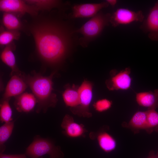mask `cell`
Segmentation results:
<instances>
[{"label":"cell","mask_w":158,"mask_h":158,"mask_svg":"<svg viewBox=\"0 0 158 158\" xmlns=\"http://www.w3.org/2000/svg\"><path fill=\"white\" fill-rule=\"evenodd\" d=\"M130 68H126L107 80L106 81L107 88L110 90L128 89L130 86L131 82L130 75Z\"/></svg>","instance_id":"cell-10"},{"label":"cell","mask_w":158,"mask_h":158,"mask_svg":"<svg viewBox=\"0 0 158 158\" xmlns=\"http://www.w3.org/2000/svg\"><path fill=\"white\" fill-rule=\"evenodd\" d=\"M28 85L23 79L16 75H14L9 81L6 88L3 99L17 96L24 92Z\"/></svg>","instance_id":"cell-13"},{"label":"cell","mask_w":158,"mask_h":158,"mask_svg":"<svg viewBox=\"0 0 158 158\" xmlns=\"http://www.w3.org/2000/svg\"><path fill=\"white\" fill-rule=\"evenodd\" d=\"M142 28L151 40L158 41V1L150 10Z\"/></svg>","instance_id":"cell-11"},{"label":"cell","mask_w":158,"mask_h":158,"mask_svg":"<svg viewBox=\"0 0 158 158\" xmlns=\"http://www.w3.org/2000/svg\"><path fill=\"white\" fill-rule=\"evenodd\" d=\"M16 49V46L13 42L5 46L2 51L0 57L2 61L10 67L12 71L11 75H16L21 77L22 73L19 70L16 63L13 51Z\"/></svg>","instance_id":"cell-15"},{"label":"cell","mask_w":158,"mask_h":158,"mask_svg":"<svg viewBox=\"0 0 158 158\" xmlns=\"http://www.w3.org/2000/svg\"><path fill=\"white\" fill-rule=\"evenodd\" d=\"M31 158H40L44 155L49 158H63L64 154L60 147L56 145L53 141L48 139L35 136L32 142L27 147L25 154Z\"/></svg>","instance_id":"cell-4"},{"label":"cell","mask_w":158,"mask_h":158,"mask_svg":"<svg viewBox=\"0 0 158 158\" xmlns=\"http://www.w3.org/2000/svg\"><path fill=\"white\" fill-rule=\"evenodd\" d=\"M53 13L41 11L32 17L30 22L24 23V32L32 35L38 56L50 65L62 62L72 46L71 31L64 21Z\"/></svg>","instance_id":"cell-1"},{"label":"cell","mask_w":158,"mask_h":158,"mask_svg":"<svg viewBox=\"0 0 158 158\" xmlns=\"http://www.w3.org/2000/svg\"><path fill=\"white\" fill-rule=\"evenodd\" d=\"M146 112L147 126L146 131L150 133L154 130H158V113L154 109L148 110Z\"/></svg>","instance_id":"cell-24"},{"label":"cell","mask_w":158,"mask_h":158,"mask_svg":"<svg viewBox=\"0 0 158 158\" xmlns=\"http://www.w3.org/2000/svg\"><path fill=\"white\" fill-rule=\"evenodd\" d=\"M92 85L90 82L85 80L79 87V95L78 105L70 109L73 114L79 117L89 118L92 116L89 106L92 98Z\"/></svg>","instance_id":"cell-5"},{"label":"cell","mask_w":158,"mask_h":158,"mask_svg":"<svg viewBox=\"0 0 158 158\" xmlns=\"http://www.w3.org/2000/svg\"><path fill=\"white\" fill-rule=\"evenodd\" d=\"M128 126L133 130L138 131L147 129V119L146 111H138L133 116L128 123Z\"/></svg>","instance_id":"cell-20"},{"label":"cell","mask_w":158,"mask_h":158,"mask_svg":"<svg viewBox=\"0 0 158 158\" xmlns=\"http://www.w3.org/2000/svg\"><path fill=\"white\" fill-rule=\"evenodd\" d=\"M54 73L44 76L33 72L32 75L22 73L21 77L31 90L37 101L36 112L46 113L50 107L56 106L58 99L53 92L52 77Z\"/></svg>","instance_id":"cell-2"},{"label":"cell","mask_w":158,"mask_h":158,"mask_svg":"<svg viewBox=\"0 0 158 158\" xmlns=\"http://www.w3.org/2000/svg\"><path fill=\"white\" fill-rule=\"evenodd\" d=\"M29 4L34 6L40 11L50 12L54 8H60L62 1L56 0H26Z\"/></svg>","instance_id":"cell-19"},{"label":"cell","mask_w":158,"mask_h":158,"mask_svg":"<svg viewBox=\"0 0 158 158\" xmlns=\"http://www.w3.org/2000/svg\"><path fill=\"white\" fill-rule=\"evenodd\" d=\"M89 137L91 139L96 140L101 149L105 152H110L116 147V142L114 138L105 131L100 130L91 132Z\"/></svg>","instance_id":"cell-12"},{"label":"cell","mask_w":158,"mask_h":158,"mask_svg":"<svg viewBox=\"0 0 158 158\" xmlns=\"http://www.w3.org/2000/svg\"><path fill=\"white\" fill-rule=\"evenodd\" d=\"M112 105V102L108 99H103L99 100L95 102L93 106L97 111L101 112L109 109Z\"/></svg>","instance_id":"cell-25"},{"label":"cell","mask_w":158,"mask_h":158,"mask_svg":"<svg viewBox=\"0 0 158 158\" xmlns=\"http://www.w3.org/2000/svg\"><path fill=\"white\" fill-rule=\"evenodd\" d=\"M0 10L3 12L14 13L20 18L26 13L32 17L39 13L34 6L28 4L25 0H0Z\"/></svg>","instance_id":"cell-6"},{"label":"cell","mask_w":158,"mask_h":158,"mask_svg":"<svg viewBox=\"0 0 158 158\" xmlns=\"http://www.w3.org/2000/svg\"><path fill=\"white\" fill-rule=\"evenodd\" d=\"M106 1L112 7H114L116 4L117 1L116 0H107Z\"/></svg>","instance_id":"cell-27"},{"label":"cell","mask_w":158,"mask_h":158,"mask_svg":"<svg viewBox=\"0 0 158 158\" xmlns=\"http://www.w3.org/2000/svg\"><path fill=\"white\" fill-rule=\"evenodd\" d=\"M157 158H158V154L157 155Z\"/></svg>","instance_id":"cell-29"},{"label":"cell","mask_w":158,"mask_h":158,"mask_svg":"<svg viewBox=\"0 0 158 158\" xmlns=\"http://www.w3.org/2000/svg\"><path fill=\"white\" fill-rule=\"evenodd\" d=\"M78 88L74 85L67 86L63 93L62 97L65 105L70 107V109L75 107L79 104Z\"/></svg>","instance_id":"cell-18"},{"label":"cell","mask_w":158,"mask_h":158,"mask_svg":"<svg viewBox=\"0 0 158 158\" xmlns=\"http://www.w3.org/2000/svg\"><path fill=\"white\" fill-rule=\"evenodd\" d=\"M10 99V98L3 99L0 104V120L1 123L12 121V112L9 104Z\"/></svg>","instance_id":"cell-23"},{"label":"cell","mask_w":158,"mask_h":158,"mask_svg":"<svg viewBox=\"0 0 158 158\" xmlns=\"http://www.w3.org/2000/svg\"><path fill=\"white\" fill-rule=\"evenodd\" d=\"M147 158H157V155H156L153 151L150 152Z\"/></svg>","instance_id":"cell-28"},{"label":"cell","mask_w":158,"mask_h":158,"mask_svg":"<svg viewBox=\"0 0 158 158\" xmlns=\"http://www.w3.org/2000/svg\"><path fill=\"white\" fill-rule=\"evenodd\" d=\"M111 14L99 12L85 23L80 28L74 31L81 34L80 39L82 46H86L90 41L97 38L101 34L104 27L110 23Z\"/></svg>","instance_id":"cell-3"},{"label":"cell","mask_w":158,"mask_h":158,"mask_svg":"<svg viewBox=\"0 0 158 158\" xmlns=\"http://www.w3.org/2000/svg\"><path fill=\"white\" fill-rule=\"evenodd\" d=\"M144 16L141 11L135 12L123 8L117 9L111 15L110 23L116 27L120 25H127L133 22H142Z\"/></svg>","instance_id":"cell-7"},{"label":"cell","mask_w":158,"mask_h":158,"mask_svg":"<svg viewBox=\"0 0 158 158\" xmlns=\"http://www.w3.org/2000/svg\"><path fill=\"white\" fill-rule=\"evenodd\" d=\"M109 6L106 1L98 3H85L76 4L72 8L73 18L92 17L102 9Z\"/></svg>","instance_id":"cell-8"},{"label":"cell","mask_w":158,"mask_h":158,"mask_svg":"<svg viewBox=\"0 0 158 158\" xmlns=\"http://www.w3.org/2000/svg\"><path fill=\"white\" fill-rule=\"evenodd\" d=\"M2 22L6 29L10 30H23L24 23H23L16 14L11 12H3Z\"/></svg>","instance_id":"cell-17"},{"label":"cell","mask_w":158,"mask_h":158,"mask_svg":"<svg viewBox=\"0 0 158 158\" xmlns=\"http://www.w3.org/2000/svg\"><path fill=\"white\" fill-rule=\"evenodd\" d=\"M37 103L33 94L25 92L16 97L14 104L18 111L28 113L33 109Z\"/></svg>","instance_id":"cell-14"},{"label":"cell","mask_w":158,"mask_h":158,"mask_svg":"<svg viewBox=\"0 0 158 158\" xmlns=\"http://www.w3.org/2000/svg\"><path fill=\"white\" fill-rule=\"evenodd\" d=\"M20 35V33L19 31L4 30L1 27L0 33L1 47L6 46L12 43L13 40H18Z\"/></svg>","instance_id":"cell-21"},{"label":"cell","mask_w":158,"mask_h":158,"mask_svg":"<svg viewBox=\"0 0 158 158\" xmlns=\"http://www.w3.org/2000/svg\"><path fill=\"white\" fill-rule=\"evenodd\" d=\"M0 158H27L25 154H6L0 153Z\"/></svg>","instance_id":"cell-26"},{"label":"cell","mask_w":158,"mask_h":158,"mask_svg":"<svg viewBox=\"0 0 158 158\" xmlns=\"http://www.w3.org/2000/svg\"><path fill=\"white\" fill-rule=\"evenodd\" d=\"M63 133L71 138L84 137L88 131L84 126L75 122L71 115L66 114L64 117L61 124Z\"/></svg>","instance_id":"cell-9"},{"label":"cell","mask_w":158,"mask_h":158,"mask_svg":"<svg viewBox=\"0 0 158 158\" xmlns=\"http://www.w3.org/2000/svg\"><path fill=\"white\" fill-rule=\"evenodd\" d=\"M14 124V121H12L5 123L0 127V153H3L5 150L4 143L11 136Z\"/></svg>","instance_id":"cell-22"},{"label":"cell","mask_w":158,"mask_h":158,"mask_svg":"<svg viewBox=\"0 0 158 158\" xmlns=\"http://www.w3.org/2000/svg\"><path fill=\"white\" fill-rule=\"evenodd\" d=\"M136 99L139 105L147 107L148 110H155L158 107V89L136 93Z\"/></svg>","instance_id":"cell-16"}]
</instances>
